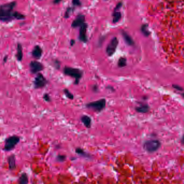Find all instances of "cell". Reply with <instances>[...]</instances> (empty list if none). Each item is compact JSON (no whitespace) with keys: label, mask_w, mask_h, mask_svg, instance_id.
<instances>
[{"label":"cell","mask_w":184,"mask_h":184,"mask_svg":"<svg viewBox=\"0 0 184 184\" xmlns=\"http://www.w3.org/2000/svg\"><path fill=\"white\" fill-rule=\"evenodd\" d=\"M17 6L16 1L2 4L0 6V21L4 23H9L14 20V9Z\"/></svg>","instance_id":"6da1fadb"},{"label":"cell","mask_w":184,"mask_h":184,"mask_svg":"<svg viewBox=\"0 0 184 184\" xmlns=\"http://www.w3.org/2000/svg\"><path fill=\"white\" fill-rule=\"evenodd\" d=\"M64 73L66 75L74 78V84L75 85L79 83L80 79L83 77V71L80 69L70 67H65L64 69Z\"/></svg>","instance_id":"7a4b0ae2"},{"label":"cell","mask_w":184,"mask_h":184,"mask_svg":"<svg viewBox=\"0 0 184 184\" xmlns=\"http://www.w3.org/2000/svg\"><path fill=\"white\" fill-rule=\"evenodd\" d=\"M20 142V137L17 135H12L7 137L4 143L3 150L6 151H10Z\"/></svg>","instance_id":"3957f363"},{"label":"cell","mask_w":184,"mask_h":184,"mask_svg":"<svg viewBox=\"0 0 184 184\" xmlns=\"http://www.w3.org/2000/svg\"><path fill=\"white\" fill-rule=\"evenodd\" d=\"M106 101L104 99L99 100L98 101L89 102L86 104V107L87 108L92 109L96 112H100L106 107Z\"/></svg>","instance_id":"277c9868"},{"label":"cell","mask_w":184,"mask_h":184,"mask_svg":"<svg viewBox=\"0 0 184 184\" xmlns=\"http://www.w3.org/2000/svg\"><path fill=\"white\" fill-rule=\"evenodd\" d=\"M160 145V142L158 140H149L144 143L143 148L149 153H152L158 150Z\"/></svg>","instance_id":"5b68a950"},{"label":"cell","mask_w":184,"mask_h":184,"mask_svg":"<svg viewBox=\"0 0 184 184\" xmlns=\"http://www.w3.org/2000/svg\"><path fill=\"white\" fill-rule=\"evenodd\" d=\"M48 83V80L41 73L37 74L36 77L35 78L33 81L34 88L36 89L43 88L47 85Z\"/></svg>","instance_id":"8992f818"},{"label":"cell","mask_w":184,"mask_h":184,"mask_svg":"<svg viewBox=\"0 0 184 184\" xmlns=\"http://www.w3.org/2000/svg\"><path fill=\"white\" fill-rule=\"evenodd\" d=\"M44 68V65L41 62L37 60H33L29 64V70L31 74H38Z\"/></svg>","instance_id":"52a82bcc"},{"label":"cell","mask_w":184,"mask_h":184,"mask_svg":"<svg viewBox=\"0 0 184 184\" xmlns=\"http://www.w3.org/2000/svg\"><path fill=\"white\" fill-rule=\"evenodd\" d=\"M119 44V41L116 37L113 38L106 48V53L108 56H112L115 54Z\"/></svg>","instance_id":"ba28073f"},{"label":"cell","mask_w":184,"mask_h":184,"mask_svg":"<svg viewBox=\"0 0 184 184\" xmlns=\"http://www.w3.org/2000/svg\"><path fill=\"white\" fill-rule=\"evenodd\" d=\"M87 29V24L84 23L80 26V33H79V39L80 41L83 43H86L88 39L86 35Z\"/></svg>","instance_id":"9c48e42d"},{"label":"cell","mask_w":184,"mask_h":184,"mask_svg":"<svg viewBox=\"0 0 184 184\" xmlns=\"http://www.w3.org/2000/svg\"><path fill=\"white\" fill-rule=\"evenodd\" d=\"M43 54V50L42 48L39 45H36L33 48L31 52V55L33 58L35 59H40L41 58Z\"/></svg>","instance_id":"30bf717a"},{"label":"cell","mask_w":184,"mask_h":184,"mask_svg":"<svg viewBox=\"0 0 184 184\" xmlns=\"http://www.w3.org/2000/svg\"><path fill=\"white\" fill-rule=\"evenodd\" d=\"M16 58L19 62H22L23 58V50L22 45L20 43H17L16 48V54L15 55Z\"/></svg>","instance_id":"8fae6325"},{"label":"cell","mask_w":184,"mask_h":184,"mask_svg":"<svg viewBox=\"0 0 184 184\" xmlns=\"http://www.w3.org/2000/svg\"><path fill=\"white\" fill-rule=\"evenodd\" d=\"M85 20V17L83 15H79L73 21L72 23V27L73 28H77L81 26L82 24L84 23Z\"/></svg>","instance_id":"7c38bea8"},{"label":"cell","mask_w":184,"mask_h":184,"mask_svg":"<svg viewBox=\"0 0 184 184\" xmlns=\"http://www.w3.org/2000/svg\"><path fill=\"white\" fill-rule=\"evenodd\" d=\"M122 35L123 37V39L125 41V43L129 46H134L135 44V42L134 40L131 38L128 33L126 31H125L124 30L122 31Z\"/></svg>","instance_id":"4fadbf2b"},{"label":"cell","mask_w":184,"mask_h":184,"mask_svg":"<svg viewBox=\"0 0 184 184\" xmlns=\"http://www.w3.org/2000/svg\"><path fill=\"white\" fill-rule=\"evenodd\" d=\"M8 162L9 164V168L10 170L15 169L16 168V158L14 154L9 156L8 158Z\"/></svg>","instance_id":"5bb4252c"},{"label":"cell","mask_w":184,"mask_h":184,"mask_svg":"<svg viewBox=\"0 0 184 184\" xmlns=\"http://www.w3.org/2000/svg\"><path fill=\"white\" fill-rule=\"evenodd\" d=\"M81 120L86 128H91L92 124V120L90 117L87 115H83L81 117Z\"/></svg>","instance_id":"9a60e30c"},{"label":"cell","mask_w":184,"mask_h":184,"mask_svg":"<svg viewBox=\"0 0 184 184\" xmlns=\"http://www.w3.org/2000/svg\"><path fill=\"white\" fill-rule=\"evenodd\" d=\"M135 109L138 113H146L149 110V107L146 104H141L140 106L136 107Z\"/></svg>","instance_id":"2e32d148"},{"label":"cell","mask_w":184,"mask_h":184,"mask_svg":"<svg viewBox=\"0 0 184 184\" xmlns=\"http://www.w3.org/2000/svg\"><path fill=\"white\" fill-rule=\"evenodd\" d=\"M18 183L19 184H28V177L26 173H24L21 175L18 179Z\"/></svg>","instance_id":"e0dca14e"},{"label":"cell","mask_w":184,"mask_h":184,"mask_svg":"<svg viewBox=\"0 0 184 184\" xmlns=\"http://www.w3.org/2000/svg\"><path fill=\"white\" fill-rule=\"evenodd\" d=\"M13 17L14 19H16L17 20H24L25 19V16L21 12L17 11H14L13 13Z\"/></svg>","instance_id":"ac0fdd59"},{"label":"cell","mask_w":184,"mask_h":184,"mask_svg":"<svg viewBox=\"0 0 184 184\" xmlns=\"http://www.w3.org/2000/svg\"><path fill=\"white\" fill-rule=\"evenodd\" d=\"M127 64V58L125 57H121L117 62V65L120 68H122L124 67L125 66H126Z\"/></svg>","instance_id":"d6986e66"},{"label":"cell","mask_w":184,"mask_h":184,"mask_svg":"<svg viewBox=\"0 0 184 184\" xmlns=\"http://www.w3.org/2000/svg\"><path fill=\"white\" fill-rule=\"evenodd\" d=\"M122 15L121 12H115L113 14V23H116L117 22H118L121 18Z\"/></svg>","instance_id":"ffe728a7"},{"label":"cell","mask_w":184,"mask_h":184,"mask_svg":"<svg viewBox=\"0 0 184 184\" xmlns=\"http://www.w3.org/2000/svg\"><path fill=\"white\" fill-rule=\"evenodd\" d=\"M141 31L145 36H148L150 34V33L148 29V25L146 24L143 25L142 27L141 28Z\"/></svg>","instance_id":"44dd1931"},{"label":"cell","mask_w":184,"mask_h":184,"mask_svg":"<svg viewBox=\"0 0 184 184\" xmlns=\"http://www.w3.org/2000/svg\"><path fill=\"white\" fill-rule=\"evenodd\" d=\"M64 94H65L66 96V97L68 98L69 99L72 100V99H74V96L72 94L71 92L68 91V89L66 88V89L64 90Z\"/></svg>","instance_id":"7402d4cb"},{"label":"cell","mask_w":184,"mask_h":184,"mask_svg":"<svg viewBox=\"0 0 184 184\" xmlns=\"http://www.w3.org/2000/svg\"><path fill=\"white\" fill-rule=\"evenodd\" d=\"M53 63H54V67L55 68L57 69V70L59 69L60 67V62L58 60H54Z\"/></svg>","instance_id":"603a6c76"},{"label":"cell","mask_w":184,"mask_h":184,"mask_svg":"<svg viewBox=\"0 0 184 184\" xmlns=\"http://www.w3.org/2000/svg\"><path fill=\"white\" fill-rule=\"evenodd\" d=\"M72 12H73V9L72 8H67L66 12L65 14V18H68L69 16L71 14Z\"/></svg>","instance_id":"cb8c5ba5"},{"label":"cell","mask_w":184,"mask_h":184,"mask_svg":"<svg viewBox=\"0 0 184 184\" xmlns=\"http://www.w3.org/2000/svg\"><path fill=\"white\" fill-rule=\"evenodd\" d=\"M43 99L45 101H46V102H50L51 101L50 95L47 93H45L43 95Z\"/></svg>","instance_id":"d4e9b609"},{"label":"cell","mask_w":184,"mask_h":184,"mask_svg":"<svg viewBox=\"0 0 184 184\" xmlns=\"http://www.w3.org/2000/svg\"><path fill=\"white\" fill-rule=\"evenodd\" d=\"M72 3L75 6H80L81 4L80 0H73Z\"/></svg>","instance_id":"484cf974"},{"label":"cell","mask_w":184,"mask_h":184,"mask_svg":"<svg viewBox=\"0 0 184 184\" xmlns=\"http://www.w3.org/2000/svg\"><path fill=\"white\" fill-rule=\"evenodd\" d=\"M122 3H121V2H119L117 5H116V7H115V12H116V10H118L119 9H120L121 8V7H122Z\"/></svg>","instance_id":"4316f807"},{"label":"cell","mask_w":184,"mask_h":184,"mask_svg":"<svg viewBox=\"0 0 184 184\" xmlns=\"http://www.w3.org/2000/svg\"><path fill=\"white\" fill-rule=\"evenodd\" d=\"M8 59V56H5L3 57V65H5V64H6L7 61Z\"/></svg>","instance_id":"83f0119b"},{"label":"cell","mask_w":184,"mask_h":184,"mask_svg":"<svg viewBox=\"0 0 184 184\" xmlns=\"http://www.w3.org/2000/svg\"><path fill=\"white\" fill-rule=\"evenodd\" d=\"M92 89H93V91L94 92H98L99 89L97 85H94V86H93Z\"/></svg>","instance_id":"f1b7e54d"},{"label":"cell","mask_w":184,"mask_h":184,"mask_svg":"<svg viewBox=\"0 0 184 184\" xmlns=\"http://www.w3.org/2000/svg\"><path fill=\"white\" fill-rule=\"evenodd\" d=\"M75 41H74V39H72L71 40V42H70V45H71V46H73L74 45V44H75Z\"/></svg>","instance_id":"f546056e"},{"label":"cell","mask_w":184,"mask_h":184,"mask_svg":"<svg viewBox=\"0 0 184 184\" xmlns=\"http://www.w3.org/2000/svg\"><path fill=\"white\" fill-rule=\"evenodd\" d=\"M62 0H54V4H58V3H59Z\"/></svg>","instance_id":"4dcf8cb0"},{"label":"cell","mask_w":184,"mask_h":184,"mask_svg":"<svg viewBox=\"0 0 184 184\" xmlns=\"http://www.w3.org/2000/svg\"><path fill=\"white\" fill-rule=\"evenodd\" d=\"M175 87V88L176 89H178V90H182V89L181 88V87H178L177 86H173Z\"/></svg>","instance_id":"1f68e13d"},{"label":"cell","mask_w":184,"mask_h":184,"mask_svg":"<svg viewBox=\"0 0 184 184\" xmlns=\"http://www.w3.org/2000/svg\"><path fill=\"white\" fill-rule=\"evenodd\" d=\"M181 142L182 144H184V136H183V137L182 138V139H181Z\"/></svg>","instance_id":"d6a6232c"},{"label":"cell","mask_w":184,"mask_h":184,"mask_svg":"<svg viewBox=\"0 0 184 184\" xmlns=\"http://www.w3.org/2000/svg\"><path fill=\"white\" fill-rule=\"evenodd\" d=\"M183 96H184V94H183Z\"/></svg>","instance_id":"836d02e7"}]
</instances>
